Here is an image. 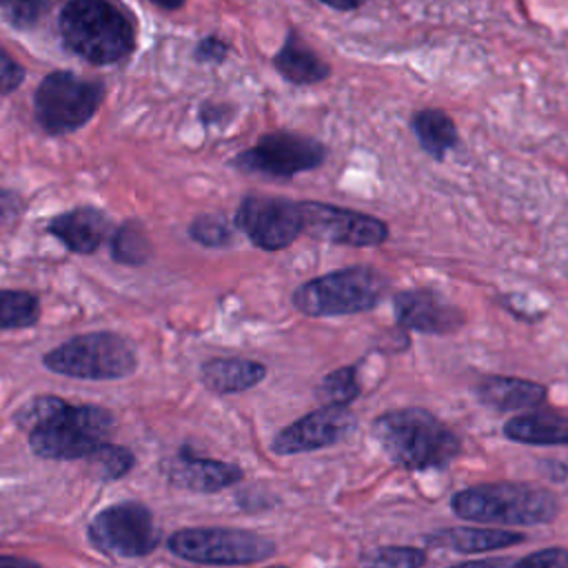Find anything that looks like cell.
<instances>
[{"instance_id":"12","label":"cell","mask_w":568,"mask_h":568,"mask_svg":"<svg viewBox=\"0 0 568 568\" xmlns=\"http://www.w3.org/2000/svg\"><path fill=\"white\" fill-rule=\"evenodd\" d=\"M304 233L344 246H379L388 240V226L379 217L324 202H302Z\"/></svg>"},{"instance_id":"35","label":"cell","mask_w":568,"mask_h":568,"mask_svg":"<svg viewBox=\"0 0 568 568\" xmlns=\"http://www.w3.org/2000/svg\"><path fill=\"white\" fill-rule=\"evenodd\" d=\"M0 568H42L31 559L24 557H2L0 555Z\"/></svg>"},{"instance_id":"33","label":"cell","mask_w":568,"mask_h":568,"mask_svg":"<svg viewBox=\"0 0 568 568\" xmlns=\"http://www.w3.org/2000/svg\"><path fill=\"white\" fill-rule=\"evenodd\" d=\"M20 209H22V202H20L18 193L0 189V226L16 220Z\"/></svg>"},{"instance_id":"14","label":"cell","mask_w":568,"mask_h":568,"mask_svg":"<svg viewBox=\"0 0 568 568\" xmlns=\"http://www.w3.org/2000/svg\"><path fill=\"white\" fill-rule=\"evenodd\" d=\"M395 322L404 331L424 335H446L464 324V313L442 295L426 288L402 291L393 297Z\"/></svg>"},{"instance_id":"8","label":"cell","mask_w":568,"mask_h":568,"mask_svg":"<svg viewBox=\"0 0 568 568\" xmlns=\"http://www.w3.org/2000/svg\"><path fill=\"white\" fill-rule=\"evenodd\" d=\"M102 98L100 82L71 71H53L36 89L33 113L47 133L64 135L84 126L102 104Z\"/></svg>"},{"instance_id":"36","label":"cell","mask_w":568,"mask_h":568,"mask_svg":"<svg viewBox=\"0 0 568 568\" xmlns=\"http://www.w3.org/2000/svg\"><path fill=\"white\" fill-rule=\"evenodd\" d=\"M324 4H328V7H333V9H342V11H346V9H355V7H359L364 0H322Z\"/></svg>"},{"instance_id":"7","label":"cell","mask_w":568,"mask_h":568,"mask_svg":"<svg viewBox=\"0 0 568 568\" xmlns=\"http://www.w3.org/2000/svg\"><path fill=\"white\" fill-rule=\"evenodd\" d=\"M169 550L186 561L206 566H244L273 557L277 544L253 530L197 526L173 532L166 541Z\"/></svg>"},{"instance_id":"29","label":"cell","mask_w":568,"mask_h":568,"mask_svg":"<svg viewBox=\"0 0 568 568\" xmlns=\"http://www.w3.org/2000/svg\"><path fill=\"white\" fill-rule=\"evenodd\" d=\"M44 7L47 0H0V11L18 29L33 27L40 20Z\"/></svg>"},{"instance_id":"24","label":"cell","mask_w":568,"mask_h":568,"mask_svg":"<svg viewBox=\"0 0 568 568\" xmlns=\"http://www.w3.org/2000/svg\"><path fill=\"white\" fill-rule=\"evenodd\" d=\"M426 550L417 546H375L359 555V568H422Z\"/></svg>"},{"instance_id":"11","label":"cell","mask_w":568,"mask_h":568,"mask_svg":"<svg viewBox=\"0 0 568 568\" xmlns=\"http://www.w3.org/2000/svg\"><path fill=\"white\" fill-rule=\"evenodd\" d=\"M324 146L291 131L266 133L251 149L235 158V166L244 173L266 178H293L302 171H311L324 162Z\"/></svg>"},{"instance_id":"2","label":"cell","mask_w":568,"mask_h":568,"mask_svg":"<svg viewBox=\"0 0 568 568\" xmlns=\"http://www.w3.org/2000/svg\"><path fill=\"white\" fill-rule=\"evenodd\" d=\"M373 437L404 470H444L462 453V439L437 415L419 406L393 408L373 419Z\"/></svg>"},{"instance_id":"17","label":"cell","mask_w":568,"mask_h":568,"mask_svg":"<svg viewBox=\"0 0 568 568\" xmlns=\"http://www.w3.org/2000/svg\"><path fill=\"white\" fill-rule=\"evenodd\" d=\"M477 399L499 413H513V410H530L546 402L548 388L539 382L524 379V377H510V375H488L481 377L475 386Z\"/></svg>"},{"instance_id":"23","label":"cell","mask_w":568,"mask_h":568,"mask_svg":"<svg viewBox=\"0 0 568 568\" xmlns=\"http://www.w3.org/2000/svg\"><path fill=\"white\" fill-rule=\"evenodd\" d=\"M359 393L362 384L357 379V366H339L326 373L315 388L317 399L331 406H348L359 397Z\"/></svg>"},{"instance_id":"31","label":"cell","mask_w":568,"mask_h":568,"mask_svg":"<svg viewBox=\"0 0 568 568\" xmlns=\"http://www.w3.org/2000/svg\"><path fill=\"white\" fill-rule=\"evenodd\" d=\"M24 82V69L0 44V93H11Z\"/></svg>"},{"instance_id":"27","label":"cell","mask_w":568,"mask_h":568,"mask_svg":"<svg viewBox=\"0 0 568 568\" xmlns=\"http://www.w3.org/2000/svg\"><path fill=\"white\" fill-rule=\"evenodd\" d=\"M89 466H91V473L102 479V481H113V479H120L122 475H126L131 470V466L135 464V457L129 448L124 446H115V444H109L104 442L102 446H98L89 457Z\"/></svg>"},{"instance_id":"34","label":"cell","mask_w":568,"mask_h":568,"mask_svg":"<svg viewBox=\"0 0 568 568\" xmlns=\"http://www.w3.org/2000/svg\"><path fill=\"white\" fill-rule=\"evenodd\" d=\"M448 568H510L508 559H470V561H462V564H453Z\"/></svg>"},{"instance_id":"38","label":"cell","mask_w":568,"mask_h":568,"mask_svg":"<svg viewBox=\"0 0 568 568\" xmlns=\"http://www.w3.org/2000/svg\"><path fill=\"white\" fill-rule=\"evenodd\" d=\"M271 568H286V566H271Z\"/></svg>"},{"instance_id":"19","label":"cell","mask_w":568,"mask_h":568,"mask_svg":"<svg viewBox=\"0 0 568 568\" xmlns=\"http://www.w3.org/2000/svg\"><path fill=\"white\" fill-rule=\"evenodd\" d=\"M266 366L248 357H213L202 364L200 379L202 384L217 395L244 393L266 377Z\"/></svg>"},{"instance_id":"4","label":"cell","mask_w":568,"mask_h":568,"mask_svg":"<svg viewBox=\"0 0 568 568\" xmlns=\"http://www.w3.org/2000/svg\"><path fill=\"white\" fill-rule=\"evenodd\" d=\"M60 33L67 49L91 64H113L133 49V27L109 0H69Z\"/></svg>"},{"instance_id":"26","label":"cell","mask_w":568,"mask_h":568,"mask_svg":"<svg viewBox=\"0 0 568 568\" xmlns=\"http://www.w3.org/2000/svg\"><path fill=\"white\" fill-rule=\"evenodd\" d=\"M111 253L118 262L138 266L151 257V242L138 222H126L115 231Z\"/></svg>"},{"instance_id":"37","label":"cell","mask_w":568,"mask_h":568,"mask_svg":"<svg viewBox=\"0 0 568 568\" xmlns=\"http://www.w3.org/2000/svg\"><path fill=\"white\" fill-rule=\"evenodd\" d=\"M151 2L162 7V9H178V7L184 4V0H151Z\"/></svg>"},{"instance_id":"25","label":"cell","mask_w":568,"mask_h":568,"mask_svg":"<svg viewBox=\"0 0 568 568\" xmlns=\"http://www.w3.org/2000/svg\"><path fill=\"white\" fill-rule=\"evenodd\" d=\"M40 317V302L24 291H0V331L33 326Z\"/></svg>"},{"instance_id":"28","label":"cell","mask_w":568,"mask_h":568,"mask_svg":"<svg viewBox=\"0 0 568 568\" xmlns=\"http://www.w3.org/2000/svg\"><path fill=\"white\" fill-rule=\"evenodd\" d=\"M189 235L204 246H226L233 240V231L226 217L213 213L197 215L189 226Z\"/></svg>"},{"instance_id":"22","label":"cell","mask_w":568,"mask_h":568,"mask_svg":"<svg viewBox=\"0 0 568 568\" xmlns=\"http://www.w3.org/2000/svg\"><path fill=\"white\" fill-rule=\"evenodd\" d=\"M413 131L422 149L442 160L457 144V129L453 120L439 109H424L413 115Z\"/></svg>"},{"instance_id":"18","label":"cell","mask_w":568,"mask_h":568,"mask_svg":"<svg viewBox=\"0 0 568 568\" xmlns=\"http://www.w3.org/2000/svg\"><path fill=\"white\" fill-rule=\"evenodd\" d=\"M51 235H55L69 251L73 253H93L106 240L111 224L109 217L93 206H78L53 217L47 226Z\"/></svg>"},{"instance_id":"20","label":"cell","mask_w":568,"mask_h":568,"mask_svg":"<svg viewBox=\"0 0 568 568\" xmlns=\"http://www.w3.org/2000/svg\"><path fill=\"white\" fill-rule=\"evenodd\" d=\"M501 430L510 442L526 446H568V415L552 410L515 415Z\"/></svg>"},{"instance_id":"5","label":"cell","mask_w":568,"mask_h":568,"mask_svg":"<svg viewBox=\"0 0 568 568\" xmlns=\"http://www.w3.org/2000/svg\"><path fill=\"white\" fill-rule=\"evenodd\" d=\"M386 277L373 266H346L300 284L291 302L308 317L355 315L375 308L386 293Z\"/></svg>"},{"instance_id":"32","label":"cell","mask_w":568,"mask_h":568,"mask_svg":"<svg viewBox=\"0 0 568 568\" xmlns=\"http://www.w3.org/2000/svg\"><path fill=\"white\" fill-rule=\"evenodd\" d=\"M226 51H229V44L222 38L209 36V38L200 40V44L195 49V58L200 62H222L226 58Z\"/></svg>"},{"instance_id":"16","label":"cell","mask_w":568,"mask_h":568,"mask_svg":"<svg viewBox=\"0 0 568 568\" xmlns=\"http://www.w3.org/2000/svg\"><path fill=\"white\" fill-rule=\"evenodd\" d=\"M526 541L524 532L508 528H488V526H453L439 528L426 535V544L433 548L453 550L459 555H481Z\"/></svg>"},{"instance_id":"13","label":"cell","mask_w":568,"mask_h":568,"mask_svg":"<svg viewBox=\"0 0 568 568\" xmlns=\"http://www.w3.org/2000/svg\"><path fill=\"white\" fill-rule=\"evenodd\" d=\"M355 415L348 406L324 404L300 419L284 426L271 442V450L277 455H300L344 442L355 430Z\"/></svg>"},{"instance_id":"10","label":"cell","mask_w":568,"mask_h":568,"mask_svg":"<svg viewBox=\"0 0 568 568\" xmlns=\"http://www.w3.org/2000/svg\"><path fill=\"white\" fill-rule=\"evenodd\" d=\"M235 226L262 251H282L304 233L302 202L248 195L235 213Z\"/></svg>"},{"instance_id":"3","label":"cell","mask_w":568,"mask_h":568,"mask_svg":"<svg viewBox=\"0 0 568 568\" xmlns=\"http://www.w3.org/2000/svg\"><path fill=\"white\" fill-rule=\"evenodd\" d=\"M450 510L475 524L539 526L559 515V501L552 490L530 481H490L453 493Z\"/></svg>"},{"instance_id":"9","label":"cell","mask_w":568,"mask_h":568,"mask_svg":"<svg viewBox=\"0 0 568 568\" xmlns=\"http://www.w3.org/2000/svg\"><path fill=\"white\" fill-rule=\"evenodd\" d=\"M91 544L118 559H133L153 552L160 544V530L144 504L124 501L100 510L89 524Z\"/></svg>"},{"instance_id":"6","label":"cell","mask_w":568,"mask_h":568,"mask_svg":"<svg viewBox=\"0 0 568 568\" xmlns=\"http://www.w3.org/2000/svg\"><path fill=\"white\" fill-rule=\"evenodd\" d=\"M44 366L78 379H122L138 368V355L118 333L95 331L67 339L44 355Z\"/></svg>"},{"instance_id":"1","label":"cell","mask_w":568,"mask_h":568,"mask_svg":"<svg viewBox=\"0 0 568 568\" xmlns=\"http://www.w3.org/2000/svg\"><path fill=\"white\" fill-rule=\"evenodd\" d=\"M16 422L29 430V448L44 459H84L115 426L106 408L73 406L53 395L27 402Z\"/></svg>"},{"instance_id":"30","label":"cell","mask_w":568,"mask_h":568,"mask_svg":"<svg viewBox=\"0 0 568 568\" xmlns=\"http://www.w3.org/2000/svg\"><path fill=\"white\" fill-rule=\"evenodd\" d=\"M510 568H568V548L550 546L532 550L510 561Z\"/></svg>"},{"instance_id":"15","label":"cell","mask_w":568,"mask_h":568,"mask_svg":"<svg viewBox=\"0 0 568 568\" xmlns=\"http://www.w3.org/2000/svg\"><path fill=\"white\" fill-rule=\"evenodd\" d=\"M164 470L171 486L193 493H217L222 488L237 484L244 477L237 464L197 457L191 455L186 448H182L173 459H169Z\"/></svg>"},{"instance_id":"21","label":"cell","mask_w":568,"mask_h":568,"mask_svg":"<svg viewBox=\"0 0 568 568\" xmlns=\"http://www.w3.org/2000/svg\"><path fill=\"white\" fill-rule=\"evenodd\" d=\"M273 64L280 75L293 84H315L331 73L328 64L322 62L295 31L286 36L282 49L273 58Z\"/></svg>"}]
</instances>
